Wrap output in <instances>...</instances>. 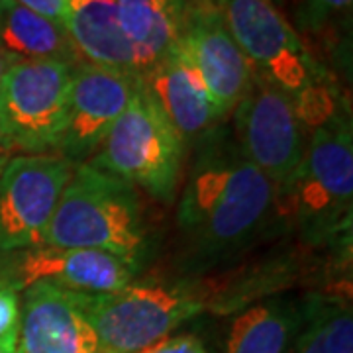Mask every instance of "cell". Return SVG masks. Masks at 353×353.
<instances>
[{
	"mask_svg": "<svg viewBox=\"0 0 353 353\" xmlns=\"http://www.w3.org/2000/svg\"><path fill=\"white\" fill-rule=\"evenodd\" d=\"M176 206V222L201 257L238 252L263 228L275 187L232 141L208 136Z\"/></svg>",
	"mask_w": 353,
	"mask_h": 353,
	"instance_id": "obj_1",
	"label": "cell"
},
{
	"mask_svg": "<svg viewBox=\"0 0 353 353\" xmlns=\"http://www.w3.org/2000/svg\"><path fill=\"white\" fill-rule=\"evenodd\" d=\"M253 73L287 92L306 130L340 112L336 88L275 0H210Z\"/></svg>",
	"mask_w": 353,
	"mask_h": 353,
	"instance_id": "obj_2",
	"label": "cell"
},
{
	"mask_svg": "<svg viewBox=\"0 0 353 353\" xmlns=\"http://www.w3.org/2000/svg\"><path fill=\"white\" fill-rule=\"evenodd\" d=\"M145 241L136 189L92 163L75 165L43 245L97 250L139 263Z\"/></svg>",
	"mask_w": 353,
	"mask_h": 353,
	"instance_id": "obj_3",
	"label": "cell"
},
{
	"mask_svg": "<svg viewBox=\"0 0 353 353\" xmlns=\"http://www.w3.org/2000/svg\"><path fill=\"white\" fill-rule=\"evenodd\" d=\"M353 199V132L340 110L310 130L306 152L289 181L275 190L279 216L308 234L350 220Z\"/></svg>",
	"mask_w": 353,
	"mask_h": 353,
	"instance_id": "obj_4",
	"label": "cell"
},
{
	"mask_svg": "<svg viewBox=\"0 0 353 353\" xmlns=\"http://www.w3.org/2000/svg\"><path fill=\"white\" fill-rule=\"evenodd\" d=\"M77 294L101 353H139L169 338L210 304V294L190 285H139L102 294Z\"/></svg>",
	"mask_w": 353,
	"mask_h": 353,
	"instance_id": "obj_5",
	"label": "cell"
},
{
	"mask_svg": "<svg viewBox=\"0 0 353 353\" xmlns=\"http://www.w3.org/2000/svg\"><path fill=\"white\" fill-rule=\"evenodd\" d=\"M187 145L167 122L139 81L99 152L88 163L139 187L161 202H173Z\"/></svg>",
	"mask_w": 353,
	"mask_h": 353,
	"instance_id": "obj_6",
	"label": "cell"
},
{
	"mask_svg": "<svg viewBox=\"0 0 353 353\" xmlns=\"http://www.w3.org/2000/svg\"><path fill=\"white\" fill-rule=\"evenodd\" d=\"M77 65L20 59L0 81V134L12 155L53 153Z\"/></svg>",
	"mask_w": 353,
	"mask_h": 353,
	"instance_id": "obj_7",
	"label": "cell"
},
{
	"mask_svg": "<svg viewBox=\"0 0 353 353\" xmlns=\"http://www.w3.org/2000/svg\"><path fill=\"white\" fill-rule=\"evenodd\" d=\"M236 145L243 157L281 189L306 152L308 130L287 92L259 75L234 108Z\"/></svg>",
	"mask_w": 353,
	"mask_h": 353,
	"instance_id": "obj_8",
	"label": "cell"
},
{
	"mask_svg": "<svg viewBox=\"0 0 353 353\" xmlns=\"http://www.w3.org/2000/svg\"><path fill=\"white\" fill-rule=\"evenodd\" d=\"M75 165L55 153L12 155L0 173V255L46 243Z\"/></svg>",
	"mask_w": 353,
	"mask_h": 353,
	"instance_id": "obj_9",
	"label": "cell"
},
{
	"mask_svg": "<svg viewBox=\"0 0 353 353\" xmlns=\"http://www.w3.org/2000/svg\"><path fill=\"white\" fill-rule=\"evenodd\" d=\"M139 263L112 253L75 248L39 245L4 253L0 285L22 292L32 285H48L67 292L102 294L132 285Z\"/></svg>",
	"mask_w": 353,
	"mask_h": 353,
	"instance_id": "obj_10",
	"label": "cell"
},
{
	"mask_svg": "<svg viewBox=\"0 0 353 353\" xmlns=\"http://www.w3.org/2000/svg\"><path fill=\"white\" fill-rule=\"evenodd\" d=\"M138 85L139 77L90 63L77 65L53 153L73 165L88 163L118 116L126 110Z\"/></svg>",
	"mask_w": 353,
	"mask_h": 353,
	"instance_id": "obj_11",
	"label": "cell"
},
{
	"mask_svg": "<svg viewBox=\"0 0 353 353\" xmlns=\"http://www.w3.org/2000/svg\"><path fill=\"white\" fill-rule=\"evenodd\" d=\"M176 51L199 73L220 114L234 112L255 73L210 0L185 6Z\"/></svg>",
	"mask_w": 353,
	"mask_h": 353,
	"instance_id": "obj_12",
	"label": "cell"
},
{
	"mask_svg": "<svg viewBox=\"0 0 353 353\" xmlns=\"http://www.w3.org/2000/svg\"><path fill=\"white\" fill-rule=\"evenodd\" d=\"M14 353H101V347L75 292L32 285L20 296Z\"/></svg>",
	"mask_w": 353,
	"mask_h": 353,
	"instance_id": "obj_13",
	"label": "cell"
},
{
	"mask_svg": "<svg viewBox=\"0 0 353 353\" xmlns=\"http://www.w3.org/2000/svg\"><path fill=\"white\" fill-rule=\"evenodd\" d=\"M139 81L185 145L206 139L224 120L199 73L176 50L153 63Z\"/></svg>",
	"mask_w": 353,
	"mask_h": 353,
	"instance_id": "obj_14",
	"label": "cell"
},
{
	"mask_svg": "<svg viewBox=\"0 0 353 353\" xmlns=\"http://www.w3.org/2000/svg\"><path fill=\"white\" fill-rule=\"evenodd\" d=\"M65 30L85 63L141 77L138 51L122 30L116 0H69Z\"/></svg>",
	"mask_w": 353,
	"mask_h": 353,
	"instance_id": "obj_15",
	"label": "cell"
},
{
	"mask_svg": "<svg viewBox=\"0 0 353 353\" xmlns=\"http://www.w3.org/2000/svg\"><path fill=\"white\" fill-rule=\"evenodd\" d=\"M0 50L18 59L85 63L63 26L16 0H0Z\"/></svg>",
	"mask_w": 353,
	"mask_h": 353,
	"instance_id": "obj_16",
	"label": "cell"
},
{
	"mask_svg": "<svg viewBox=\"0 0 353 353\" xmlns=\"http://www.w3.org/2000/svg\"><path fill=\"white\" fill-rule=\"evenodd\" d=\"M122 30L136 48L141 75L179 46L183 0H116Z\"/></svg>",
	"mask_w": 353,
	"mask_h": 353,
	"instance_id": "obj_17",
	"label": "cell"
},
{
	"mask_svg": "<svg viewBox=\"0 0 353 353\" xmlns=\"http://www.w3.org/2000/svg\"><path fill=\"white\" fill-rule=\"evenodd\" d=\"M299 324L289 304L261 303L250 306L230 326L226 353H285Z\"/></svg>",
	"mask_w": 353,
	"mask_h": 353,
	"instance_id": "obj_18",
	"label": "cell"
},
{
	"mask_svg": "<svg viewBox=\"0 0 353 353\" xmlns=\"http://www.w3.org/2000/svg\"><path fill=\"white\" fill-rule=\"evenodd\" d=\"M353 0H301L296 20L306 32H322L336 22L350 20Z\"/></svg>",
	"mask_w": 353,
	"mask_h": 353,
	"instance_id": "obj_19",
	"label": "cell"
},
{
	"mask_svg": "<svg viewBox=\"0 0 353 353\" xmlns=\"http://www.w3.org/2000/svg\"><path fill=\"white\" fill-rule=\"evenodd\" d=\"M328 353H353V318L350 308L326 306Z\"/></svg>",
	"mask_w": 353,
	"mask_h": 353,
	"instance_id": "obj_20",
	"label": "cell"
},
{
	"mask_svg": "<svg viewBox=\"0 0 353 353\" xmlns=\"http://www.w3.org/2000/svg\"><path fill=\"white\" fill-rule=\"evenodd\" d=\"M20 332V292L0 285V347L16 352Z\"/></svg>",
	"mask_w": 353,
	"mask_h": 353,
	"instance_id": "obj_21",
	"label": "cell"
},
{
	"mask_svg": "<svg viewBox=\"0 0 353 353\" xmlns=\"http://www.w3.org/2000/svg\"><path fill=\"white\" fill-rule=\"evenodd\" d=\"M308 326L303 332L299 353H328L326 341V304L312 303L306 312Z\"/></svg>",
	"mask_w": 353,
	"mask_h": 353,
	"instance_id": "obj_22",
	"label": "cell"
},
{
	"mask_svg": "<svg viewBox=\"0 0 353 353\" xmlns=\"http://www.w3.org/2000/svg\"><path fill=\"white\" fill-rule=\"evenodd\" d=\"M139 353H206V350L196 336H175L157 341L155 345Z\"/></svg>",
	"mask_w": 353,
	"mask_h": 353,
	"instance_id": "obj_23",
	"label": "cell"
},
{
	"mask_svg": "<svg viewBox=\"0 0 353 353\" xmlns=\"http://www.w3.org/2000/svg\"><path fill=\"white\" fill-rule=\"evenodd\" d=\"M18 4H22L26 8L41 14L46 18H50L53 22L61 24L65 28V18L69 10V0H16Z\"/></svg>",
	"mask_w": 353,
	"mask_h": 353,
	"instance_id": "obj_24",
	"label": "cell"
},
{
	"mask_svg": "<svg viewBox=\"0 0 353 353\" xmlns=\"http://www.w3.org/2000/svg\"><path fill=\"white\" fill-rule=\"evenodd\" d=\"M16 61H20V59L10 55V53H6V51L0 50V81H2V77L6 75V71H8Z\"/></svg>",
	"mask_w": 353,
	"mask_h": 353,
	"instance_id": "obj_25",
	"label": "cell"
},
{
	"mask_svg": "<svg viewBox=\"0 0 353 353\" xmlns=\"http://www.w3.org/2000/svg\"><path fill=\"white\" fill-rule=\"evenodd\" d=\"M12 157V153L8 152V148H6V141L2 138V134H0V173H2V169H4V165L6 161Z\"/></svg>",
	"mask_w": 353,
	"mask_h": 353,
	"instance_id": "obj_26",
	"label": "cell"
},
{
	"mask_svg": "<svg viewBox=\"0 0 353 353\" xmlns=\"http://www.w3.org/2000/svg\"><path fill=\"white\" fill-rule=\"evenodd\" d=\"M183 2H185V6H187V4H192V2H199V0H183Z\"/></svg>",
	"mask_w": 353,
	"mask_h": 353,
	"instance_id": "obj_27",
	"label": "cell"
},
{
	"mask_svg": "<svg viewBox=\"0 0 353 353\" xmlns=\"http://www.w3.org/2000/svg\"><path fill=\"white\" fill-rule=\"evenodd\" d=\"M0 353H14V352H10V350H2V347H0Z\"/></svg>",
	"mask_w": 353,
	"mask_h": 353,
	"instance_id": "obj_28",
	"label": "cell"
}]
</instances>
